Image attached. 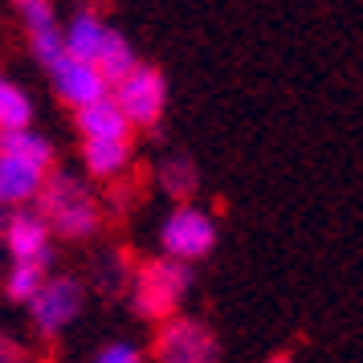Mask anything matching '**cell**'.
I'll list each match as a JSON object with an SVG mask.
<instances>
[{"label":"cell","instance_id":"obj_17","mask_svg":"<svg viewBox=\"0 0 363 363\" xmlns=\"http://www.w3.org/2000/svg\"><path fill=\"white\" fill-rule=\"evenodd\" d=\"M29 50H33V57L41 62V66L50 69L62 53H66V45H62V25H50V29H37V33H29Z\"/></svg>","mask_w":363,"mask_h":363},{"label":"cell","instance_id":"obj_2","mask_svg":"<svg viewBox=\"0 0 363 363\" xmlns=\"http://www.w3.org/2000/svg\"><path fill=\"white\" fill-rule=\"evenodd\" d=\"M33 208L50 225L53 237H66V241H86L102 225L94 192L78 176H69V172H50V180L41 184V192L33 200Z\"/></svg>","mask_w":363,"mask_h":363},{"label":"cell","instance_id":"obj_4","mask_svg":"<svg viewBox=\"0 0 363 363\" xmlns=\"http://www.w3.org/2000/svg\"><path fill=\"white\" fill-rule=\"evenodd\" d=\"M160 257L167 262H180V265H192L200 257H208L216 249V220L208 208L200 204H176L172 213L160 220Z\"/></svg>","mask_w":363,"mask_h":363},{"label":"cell","instance_id":"obj_18","mask_svg":"<svg viewBox=\"0 0 363 363\" xmlns=\"http://www.w3.org/2000/svg\"><path fill=\"white\" fill-rule=\"evenodd\" d=\"M17 13H21V21H25V33H37V29L57 25V13H53L50 0H21Z\"/></svg>","mask_w":363,"mask_h":363},{"label":"cell","instance_id":"obj_16","mask_svg":"<svg viewBox=\"0 0 363 363\" xmlns=\"http://www.w3.org/2000/svg\"><path fill=\"white\" fill-rule=\"evenodd\" d=\"M45 278H50V269H45V265L13 262V265H9V274H4V294L13 298V302H25V306H29Z\"/></svg>","mask_w":363,"mask_h":363},{"label":"cell","instance_id":"obj_14","mask_svg":"<svg viewBox=\"0 0 363 363\" xmlns=\"http://www.w3.org/2000/svg\"><path fill=\"white\" fill-rule=\"evenodd\" d=\"M13 131H33V99L17 82L0 78V135Z\"/></svg>","mask_w":363,"mask_h":363},{"label":"cell","instance_id":"obj_15","mask_svg":"<svg viewBox=\"0 0 363 363\" xmlns=\"http://www.w3.org/2000/svg\"><path fill=\"white\" fill-rule=\"evenodd\" d=\"M160 184H164L167 196H176L180 204H188L192 200V192H196V164L188 160V155H167L164 164H160Z\"/></svg>","mask_w":363,"mask_h":363},{"label":"cell","instance_id":"obj_21","mask_svg":"<svg viewBox=\"0 0 363 363\" xmlns=\"http://www.w3.org/2000/svg\"><path fill=\"white\" fill-rule=\"evenodd\" d=\"M265 363H294V355H286V351H278V355H269Z\"/></svg>","mask_w":363,"mask_h":363},{"label":"cell","instance_id":"obj_3","mask_svg":"<svg viewBox=\"0 0 363 363\" xmlns=\"http://www.w3.org/2000/svg\"><path fill=\"white\" fill-rule=\"evenodd\" d=\"M188 290H192V269L167 257H151L131 274V306L139 318H151V323L176 318Z\"/></svg>","mask_w":363,"mask_h":363},{"label":"cell","instance_id":"obj_10","mask_svg":"<svg viewBox=\"0 0 363 363\" xmlns=\"http://www.w3.org/2000/svg\"><path fill=\"white\" fill-rule=\"evenodd\" d=\"M74 127L82 135V143H127L131 139V127H127V118L118 115L111 94L82 106V111H74Z\"/></svg>","mask_w":363,"mask_h":363},{"label":"cell","instance_id":"obj_20","mask_svg":"<svg viewBox=\"0 0 363 363\" xmlns=\"http://www.w3.org/2000/svg\"><path fill=\"white\" fill-rule=\"evenodd\" d=\"M0 363H21V347L0 335Z\"/></svg>","mask_w":363,"mask_h":363},{"label":"cell","instance_id":"obj_7","mask_svg":"<svg viewBox=\"0 0 363 363\" xmlns=\"http://www.w3.org/2000/svg\"><path fill=\"white\" fill-rule=\"evenodd\" d=\"M86 306V290L78 278H66V274H50V278L41 281V290L33 294L29 302V318H33V327L53 339V335H62L66 327L78 323V314Z\"/></svg>","mask_w":363,"mask_h":363},{"label":"cell","instance_id":"obj_19","mask_svg":"<svg viewBox=\"0 0 363 363\" xmlns=\"http://www.w3.org/2000/svg\"><path fill=\"white\" fill-rule=\"evenodd\" d=\"M94 363H143V355H139V347H131V343H111L94 355Z\"/></svg>","mask_w":363,"mask_h":363},{"label":"cell","instance_id":"obj_8","mask_svg":"<svg viewBox=\"0 0 363 363\" xmlns=\"http://www.w3.org/2000/svg\"><path fill=\"white\" fill-rule=\"evenodd\" d=\"M4 253L13 262H29V265H45L50 269L53 233L37 208H17V213L4 216Z\"/></svg>","mask_w":363,"mask_h":363},{"label":"cell","instance_id":"obj_5","mask_svg":"<svg viewBox=\"0 0 363 363\" xmlns=\"http://www.w3.org/2000/svg\"><path fill=\"white\" fill-rule=\"evenodd\" d=\"M111 102L118 106V115L127 118L131 131H147L164 118V106H167V78L164 69L155 66H139L123 78V82L111 86Z\"/></svg>","mask_w":363,"mask_h":363},{"label":"cell","instance_id":"obj_6","mask_svg":"<svg viewBox=\"0 0 363 363\" xmlns=\"http://www.w3.org/2000/svg\"><path fill=\"white\" fill-rule=\"evenodd\" d=\"M155 363H220V343L200 318L176 314L155 330Z\"/></svg>","mask_w":363,"mask_h":363},{"label":"cell","instance_id":"obj_13","mask_svg":"<svg viewBox=\"0 0 363 363\" xmlns=\"http://www.w3.org/2000/svg\"><path fill=\"white\" fill-rule=\"evenodd\" d=\"M82 164H86V176L118 180L131 164V143H82Z\"/></svg>","mask_w":363,"mask_h":363},{"label":"cell","instance_id":"obj_22","mask_svg":"<svg viewBox=\"0 0 363 363\" xmlns=\"http://www.w3.org/2000/svg\"><path fill=\"white\" fill-rule=\"evenodd\" d=\"M0 253H4V213H0Z\"/></svg>","mask_w":363,"mask_h":363},{"label":"cell","instance_id":"obj_11","mask_svg":"<svg viewBox=\"0 0 363 363\" xmlns=\"http://www.w3.org/2000/svg\"><path fill=\"white\" fill-rule=\"evenodd\" d=\"M106 33H111V25H106L102 17H94V13H78V17L62 29V45H66L69 57H78V62H90V66H94V57H99Z\"/></svg>","mask_w":363,"mask_h":363},{"label":"cell","instance_id":"obj_12","mask_svg":"<svg viewBox=\"0 0 363 363\" xmlns=\"http://www.w3.org/2000/svg\"><path fill=\"white\" fill-rule=\"evenodd\" d=\"M135 66H139V57H135V45H131V41H127L123 33H118V29H111V33H106V41H102L99 57H94V69L102 74V82H106V86L123 82V78H127Z\"/></svg>","mask_w":363,"mask_h":363},{"label":"cell","instance_id":"obj_1","mask_svg":"<svg viewBox=\"0 0 363 363\" xmlns=\"http://www.w3.org/2000/svg\"><path fill=\"white\" fill-rule=\"evenodd\" d=\"M53 143L37 131L0 135V208H29L53 172Z\"/></svg>","mask_w":363,"mask_h":363},{"label":"cell","instance_id":"obj_9","mask_svg":"<svg viewBox=\"0 0 363 363\" xmlns=\"http://www.w3.org/2000/svg\"><path fill=\"white\" fill-rule=\"evenodd\" d=\"M50 78H53V90H57V99L74 106V111H82L90 102H99L111 94V86L102 82V74L90 62H78V57H69L62 53L57 62L50 66Z\"/></svg>","mask_w":363,"mask_h":363}]
</instances>
